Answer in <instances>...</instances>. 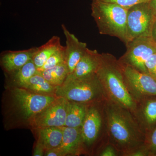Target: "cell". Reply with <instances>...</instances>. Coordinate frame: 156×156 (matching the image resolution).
<instances>
[{
	"mask_svg": "<svg viewBox=\"0 0 156 156\" xmlns=\"http://www.w3.org/2000/svg\"><path fill=\"white\" fill-rule=\"evenodd\" d=\"M57 97L35 94L24 88H5L1 99L4 129L7 131L29 129L34 117Z\"/></svg>",
	"mask_w": 156,
	"mask_h": 156,
	"instance_id": "1",
	"label": "cell"
},
{
	"mask_svg": "<svg viewBox=\"0 0 156 156\" xmlns=\"http://www.w3.org/2000/svg\"><path fill=\"white\" fill-rule=\"evenodd\" d=\"M104 106L109 143L121 156L145 145L146 135L131 110L108 98L105 101Z\"/></svg>",
	"mask_w": 156,
	"mask_h": 156,
	"instance_id": "2",
	"label": "cell"
},
{
	"mask_svg": "<svg viewBox=\"0 0 156 156\" xmlns=\"http://www.w3.org/2000/svg\"><path fill=\"white\" fill-rule=\"evenodd\" d=\"M102 61L96 74L108 99L134 112L136 101L126 86L122 69L112 54L101 53Z\"/></svg>",
	"mask_w": 156,
	"mask_h": 156,
	"instance_id": "3",
	"label": "cell"
},
{
	"mask_svg": "<svg viewBox=\"0 0 156 156\" xmlns=\"http://www.w3.org/2000/svg\"><path fill=\"white\" fill-rule=\"evenodd\" d=\"M105 100L87 105L86 117L81 126L84 155L97 156L101 149L109 143Z\"/></svg>",
	"mask_w": 156,
	"mask_h": 156,
	"instance_id": "4",
	"label": "cell"
},
{
	"mask_svg": "<svg viewBox=\"0 0 156 156\" xmlns=\"http://www.w3.org/2000/svg\"><path fill=\"white\" fill-rule=\"evenodd\" d=\"M91 11L99 34L115 37L127 44L128 9L115 4L92 0Z\"/></svg>",
	"mask_w": 156,
	"mask_h": 156,
	"instance_id": "5",
	"label": "cell"
},
{
	"mask_svg": "<svg viewBox=\"0 0 156 156\" xmlns=\"http://www.w3.org/2000/svg\"><path fill=\"white\" fill-rule=\"evenodd\" d=\"M56 95L69 101L89 105L108 98L96 74L80 78L68 76Z\"/></svg>",
	"mask_w": 156,
	"mask_h": 156,
	"instance_id": "6",
	"label": "cell"
},
{
	"mask_svg": "<svg viewBox=\"0 0 156 156\" xmlns=\"http://www.w3.org/2000/svg\"><path fill=\"white\" fill-rule=\"evenodd\" d=\"M156 18L149 2L138 3L128 9V43L139 37H151Z\"/></svg>",
	"mask_w": 156,
	"mask_h": 156,
	"instance_id": "7",
	"label": "cell"
},
{
	"mask_svg": "<svg viewBox=\"0 0 156 156\" xmlns=\"http://www.w3.org/2000/svg\"><path fill=\"white\" fill-rule=\"evenodd\" d=\"M127 50L118 60L138 71L148 73L145 66L147 58L156 53V43L151 37H140L128 42Z\"/></svg>",
	"mask_w": 156,
	"mask_h": 156,
	"instance_id": "8",
	"label": "cell"
},
{
	"mask_svg": "<svg viewBox=\"0 0 156 156\" xmlns=\"http://www.w3.org/2000/svg\"><path fill=\"white\" fill-rule=\"evenodd\" d=\"M68 105L69 101L66 98L57 97L53 102L34 117L30 125V130L64 127Z\"/></svg>",
	"mask_w": 156,
	"mask_h": 156,
	"instance_id": "9",
	"label": "cell"
},
{
	"mask_svg": "<svg viewBox=\"0 0 156 156\" xmlns=\"http://www.w3.org/2000/svg\"><path fill=\"white\" fill-rule=\"evenodd\" d=\"M120 64L126 86L135 101L144 96L156 95V79L149 74L140 72L129 66Z\"/></svg>",
	"mask_w": 156,
	"mask_h": 156,
	"instance_id": "10",
	"label": "cell"
},
{
	"mask_svg": "<svg viewBox=\"0 0 156 156\" xmlns=\"http://www.w3.org/2000/svg\"><path fill=\"white\" fill-rule=\"evenodd\" d=\"M136 103L133 114L147 137L156 127V95L144 96Z\"/></svg>",
	"mask_w": 156,
	"mask_h": 156,
	"instance_id": "11",
	"label": "cell"
},
{
	"mask_svg": "<svg viewBox=\"0 0 156 156\" xmlns=\"http://www.w3.org/2000/svg\"><path fill=\"white\" fill-rule=\"evenodd\" d=\"M66 39V64L69 75L72 74L77 65L83 56L88 49L86 43L80 41L74 34L71 33L64 24L61 25Z\"/></svg>",
	"mask_w": 156,
	"mask_h": 156,
	"instance_id": "12",
	"label": "cell"
},
{
	"mask_svg": "<svg viewBox=\"0 0 156 156\" xmlns=\"http://www.w3.org/2000/svg\"><path fill=\"white\" fill-rule=\"evenodd\" d=\"M37 49L34 47L21 50H6L0 55V66L4 73L19 69L32 60Z\"/></svg>",
	"mask_w": 156,
	"mask_h": 156,
	"instance_id": "13",
	"label": "cell"
},
{
	"mask_svg": "<svg viewBox=\"0 0 156 156\" xmlns=\"http://www.w3.org/2000/svg\"><path fill=\"white\" fill-rule=\"evenodd\" d=\"M63 156H79L83 155L81 127H63V136L58 147Z\"/></svg>",
	"mask_w": 156,
	"mask_h": 156,
	"instance_id": "14",
	"label": "cell"
},
{
	"mask_svg": "<svg viewBox=\"0 0 156 156\" xmlns=\"http://www.w3.org/2000/svg\"><path fill=\"white\" fill-rule=\"evenodd\" d=\"M102 61L101 53L97 50L87 49L75 69L70 76L75 78L84 77L96 74Z\"/></svg>",
	"mask_w": 156,
	"mask_h": 156,
	"instance_id": "15",
	"label": "cell"
},
{
	"mask_svg": "<svg viewBox=\"0 0 156 156\" xmlns=\"http://www.w3.org/2000/svg\"><path fill=\"white\" fill-rule=\"evenodd\" d=\"M63 127H50L30 130L35 141L43 146L46 151L59 147L63 136Z\"/></svg>",
	"mask_w": 156,
	"mask_h": 156,
	"instance_id": "16",
	"label": "cell"
},
{
	"mask_svg": "<svg viewBox=\"0 0 156 156\" xmlns=\"http://www.w3.org/2000/svg\"><path fill=\"white\" fill-rule=\"evenodd\" d=\"M37 73V69L32 60L19 69L12 72L4 73V87L24 88L30 79Z\"/></svg>",
	"mask_w": 156,
	"mask_h": 156,
	"instance_id": "17",
	"label": "cell"
},
{
	"mask_svg": "<svg viewBox=\"0 0 156 156\" xmlns=\"http://www.w3.org/2000/svg\"><path fill=\"white\" fill-rule=\"evenodd\" d=\"M62 46L60 37L57 36H53L45 44L37 47L32 60L37 69L41 67L48 58Z\"/></svg>",
	"mask_w": 156,
	"mask_h": 156,
	"instance_id": "18",
	"label": "cell"
},
{
	"mask_svg": "<svg viewBox=\"0 0 156 156\" xmlns=\"http://www.w3.org/2000/svg\"><path fill=\"white\" fill-rule=\"evenodd\" d=\"M57 88L50 84L37 72L30 79L24 89L35 94L56 96Z\"/></svg>",
	"mask_w": 156,
	"mask_h": 156,
	"instance_id": "19",
	"label": "cell"
},
{
	"mask_svg": "<svg viewBox=\"0 0 156 156\" xmlns=\"http://www.w3.org/2000/svg\"><path fill=\"white\" fill-rule=\"evenodd\" d=\"M87 105L69 101L65 126L70 128L81 127L86 117Z\"/></svg>",
	"mask_w": 156,
	"mask_h": 156,
	"instance_id": "20",
	"label": "cell"
},
{
	"mask_svg": "<svg viewBox=\"0 0 156 156\" xmlns=\"http://www.w3.org/2000/svg\"><path fill=\"white\" fill-rule=\"evenodd\" d=\"M38 73L50 84L57 87L62 86L69 75L68 69L66 63Z\"/></svg>",
	"mask_w": 156,
	"mask_h": 156,
	"instance_id": "21",
	"label": "cell"
},
{
	"mask_svg": "<svg viewBox=\"0 0 156 156\" xmlns=\"http://www.w3.org/2000/svg\"><path fill=\"white\" fill-rule=\"evenodd\" d=\"M66 48L62 46L56 52L48 58L41 67L37 69L38 72L55 67L56 66L66 63Z\"/></svg>",
	"mask_w": 156,
	"mask_h": 156,
	"instance_id": "22",
	"label": "cell"
},
{
	"mask_svg": "<svg viewBox=\"0 0 156 156\" xmlns=\"http://www.w3.org/2000/svg\"><path fill=\"white\" fill-rule=\"evenodd\" d=\"M102 2L115 4L128 9L134 5L142 2H149L150 0H95Z\"/></svg>",
	"mask_w": 156,
	"mask_h": 156,
	"instance_id": "23",
	"label": "cell"
},
{
	"mask_svg": "<svg viewBox=\"0 0 156 156\" xmlns=\"http://www.w3.org/2000/svg\"><path fill=\"white\" fill-rule=\"evenodd\" d=\"M145 145L150 156H156V127L147 136Z\"/></svg>",
	"mask_w": 156,
	"mask_h": 156,
	"instance_id": "24",
	"label": "cell"
},
{
	"mask_svg": "<svg viewBox=\"0 0 156 156\" xmlns=\"http://www.w3.org/2000/svg\"><path fill=\"white\" fill-rule=\"evenodd\" d=\"M96 156H121V154L114 146L108 143L101 149Z\"/></svg>",
	"mask_w": 156,
	"mask_h": 156,
	"instance_id": "25",
	"label": "cell"
},
{
	"mask_svg": "<svg viewBox=\"0 0 156 156\" xmlns=\"http://www.w3.org/2000/svg\"><path fill=\"white\" fill-rule=\"evenodd\" d=\"M145 66L148 74L156 79V53L147 58L145 62Z\"/></svg>",
	"mask_w": 156,
	"mask_h": 156,
	"instance_id": "26",
	"label": "cell"
},
{
	"mask_svg": "<svg viewBox=\"0 0 156 156\" xmlns=\"http://www.w3.org/2000/svg\"><path fill=\"white\" fill-rule=\"evenodd\" d=\"M126 156H150L149 152L145 145L132 151Z\"/></svg>",
	"mask_w": 156,
	"mask_h": 156,
	"instance_id": "27",
	"label": "cell"
},
{
	"mask_svg": "<svg viewBox=\"0 0 156 156\" xmlns=\"http://www.w3.org/2000/svg\"><path fill=\"white\" fill-rule=\"evenodd\" d=\"M46 150L43 146L37 141H35L33 148L32 156H45Z\"/></svg>",
	"mask_w": 156,
	"mask_h": 156,
	"instance_id": "28",
	"label": "cell"
},
{
	"mask_svg": "<svg viewBox=\"0 0 156 156\" xmlns=\"http://www.w3.org/2000/svg\"><path fill=\"white\" fill-rule=\"evenodd\" d=\"M45 156H63L59 148H55L46 151Z\"/></svg>",
	"mask_w": 156,
	"mask_h": 156,
	"instance_id": "29",
	"label": "cell"
},
{
	"mask_svg": "<svg viewBox=\"0 0 156 156\" xmlns=\"http://www.w3.org/2000/svg\"><path fill=\"white\" fill-rule=\"evenodd\" d=\"M151 37L155 43H156V18L154 21L153 25L152 27Z\"/></svg>",
	"mask_w": 156,
	"mask_h": 156,
	"instance_id": "30",
	"label": "cell"
},
{
	"mask_svg": "<svg viewBox=\"0 0 156 156\" xmlns=\"http://www.w3.org/2000/svg\"><path fill=\"white\" fill-rule=\"evenodd\" d=\"M150 6L156 18V0H150Z\"/></svg>",
	"mask_w": 156,
	"mask_h": 156,
	"instance_id": "31",
	"label": "cell"
}]
</instances>
